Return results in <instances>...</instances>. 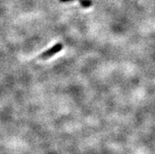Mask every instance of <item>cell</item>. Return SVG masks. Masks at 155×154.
Wrapping results in <instances>:
<instances>
[{
	"mask_svg": "<svg viewBox=\"0 0 155 154\" xmlns=\"http://www.w3.org/2000/svg\"><path fill=\"white\" fill-rule=\"evenodd\" d=\"M63 49V45L61 43H56L55 45H54L53 47L50 48L49 50H47L45 52L43 53L42 54L39 55V58L41 59H47V58H50L51 57L54 56L56 54L59 53L61 50Z\"/></svg>",
	"mask_w": 155,
	"mask_h": 154,
	"instance_id": "6da1fadb",
	"label": "cell"
},
{
	"mask_svg": "<svg viewBox=\"0 0 155 154\" xmlns=\"http://www.w3.org/2000/svg\"><path fill=\"white\" fill-rule=\"evenodd\" d=\"M61 2H72V1H75V0H59ZM84 7H90L91 6H92V2L91 0H77Z\"/></svg>",
	"mask_w": 155,
	"mask_h": 154,
	"instance_id": "7a4b0ae2",
	"label": "cell"
}]
</instances>
